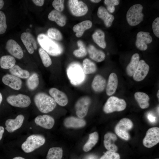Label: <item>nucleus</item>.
<instances>
[{
	"instance_id": "1",
	"label": "nucleus",
	"mask_w": 159,
	"mask_h": 159,
	"mask_svg": "<svg viewBox=\"0 0 159 159\" xmlns=\"http://www.w3.org/2000/svg\"><path fill=\"white\" fill-rule=\"evenodd\" d=\"M34 101L39 110L43 113L52 111L57 106V103L52 97L43 92H39L35 95Z\"/></svg>"
},
{
	"instance_id": "2",
	"label": "nucleus",
	"mask_w": 159,
	"mask_h": 159,
	"mask_svg": "<svg viewBox=\"0 0 159 159\" xmlns=\"http://www.w3.org/2000/svg\"><path fill=\"white\" fill-rule=\"evenodd\" d=\"M38 43L42 48L52 56H57L62 52V49L57 43L44 34H40L37 37Z\"/></svg>"
},
{
	"instance_id": "3",
	"label": "nucleus",
	"mask_w": 159,
	"mask_h": 159,
	"mask_svg": "<svg viewBox=\"0 0 159 159\" xmlns=\"http://www.w3.org/2000/svg\"><path fill=\"white\" fill-rule=\"evenodd\" d=\"M67 73L70 83L73 85H79L85 80V74L78 63H73L70 64L67 68Z\"/></svg>"
},
{
	"instance_id": "4",
	"label": "nucleus",
	"mask_w": 159,
	"mask_h": 159,
	"mask_svg": "<svg viewBox=\"0 0 159 159\" xmlns=\"http://www.w3.org/2000/svg\"><path fill=\"white\" fill-rule=\"evenodd\" d=\"M45 141V139L43 136L39 134L32 135L22 144L21 148L25 153H31L43 145Z\"/></svg>"
},
{
	"instance_id": "5",
	"label": "nucleus",
	"mask_w": 159,
	"mask_h": 159,
	"mask_svg": "<svg viewBox=\"0 0 159 159\" xmlns=\"http://www.w3.org/2000/svg\"><path fill=\"white\" fill-rule=\"evenodd\" d=\"M143 8L141 5L137 4L129 9L127 13L126 19L130 25L136 26L143 20L144 15L142 13Z\"/></svg>"
},
{
	"instance_id": "6",
	"label": "nucleus",
	"mask_w": 159,
	"mask_h": 159,
	"mask_svg": "<svg viewBox=\"0 0 159 159\" xmlns=\"http://www.w3.org/2000/svg\"><path fill=\"white\" fill-rule=\"evenodd\" d=\"M126 105V103L124 99H119L115 96H111L107 99L104 105L103 110L106 114L115 111H121L125 109Z\"/></svg>"
},
{
	"instance_id": "7",
	"label": "nucleus",
	"mask_w": 159,
	"mask_h": 159,
	"mask_svg": "<svg viewBox=\"0 0 159 159\" xmlns=\"http://www.w3.org/2000/svg\"><path fill=\"white\" fill-rule=\"evenodd\" d=\"M133 126V122L130 119L124 118L120 120L116 124L115 131L116 134L121 138L128 140L130 138L128 132Z\"/></svg>"
},
{
	"instance_id": "8",
	"label": "nucleus",
	"mask_w": 159,
	"mask_h": 159,
	"mask_svg": "<svg viewBox=\"0 0 159 159\" xmlns=\"http://www.w3.org/2000/svg\"><path fill=\"white\" fill-rule=\"evenodd\" d=\"M159 142V128L152 127L146 132L143 140V145L147 148H151Z\"/></svg>"
},
{
	"instance_id": "9",
	"label": "nucleus",
	"mask_w": 159,
	"mask_h": 159,
	"mask_svg": "<svg viewBox=\"0 0 159 159\" xmlns=\"http://www.w3.org/2000/svg\"><path fill=\"white\" fill-rule=\"evenodd\" d=\"M68 6L71 13L76 16L85 15L88 10L87 6L85 3L77 0H69Z\"/></svg>"
},
{
	"instance_id": "10",
	"label": "nucleus",
	"mask_w": 159,
	"mask_h": 159,
	"mask_svg": "<svg viewBox=\"0 0 159 159\" xmlns=\"http://www.w3.org/2000/svg\"><path fill=\"white\" fill-rule=\"evenodd\" d=\"M6 101L13 106L21 108L28 107L31 102L30 97L22 94L10 95L7 98Z\"/></svg>"
},
{
	"instance_id": "11",
	"label": "nucleus",
	"mask_w": 159,
	"mask_h": 159,
	"mask_svg": "<svg viewBox=\"0 0 159 159\" xmlns=\"http://www.w3.org/2000/svg\"><path fill=\"white\" fill-rule=\"evenodd\" d=\"M91 102L90 98L87 96H84L80 98L75 105L76 113L77 117L82 118L87 114Z\"/></svg>"
},
{
	"instance_id": "12",
	"label": "nucleus",
	"mask_w": 159,
	"mask_h": 159,
	"mask_svg": "<svg viewBox=\"0 0 159 159\" xmlns=\"http://www.w3.org/2000/svg\"><path fill=\"white\" fill-rule=\"evenodd\" d=\"M152 41V38L150 33L140 31L137 34L135 45L139 49L144 51L148 48L147 44L151 43Z\"/></svg>"
},
{
	"instance_id": "13",
	"label": "nucleus",
	"mask_w": 159,
	"mask_h": 159,
	"mask_svg": "<svg viewBox=\"0 0 159 159\" xmlns=\"http://www.w3.org/2000/svg\"><path fill=\"white\" fill-rule=\"evenodd\" d=\"M21 39L26 49L30 54H32L37 48L36 41L34 37L30 33L24 32L21 36Z\"/></svg>"
},
{
	"instance_id": "14",
	"label": "nucleus",
	"mask_w": 159,
	"mask_h": 159,
	"mask_svg": "<svg viewBox=\"0 0 159 159\" xmlns=\"http://www.w3.org/2000/svg\"><path fill=\"white\" fill-rule=\"evenodd\" d=\"M6 48L11 54L16 58L21 59L23 57L24 53L21 47L13 39H10L7 42Z\"/></svg>"
},
{
	"instance_id": "15",
	"label": "nucleus",
	"mask_w": 159,
	"mask_h": 159,
	"mask_svg": "<svg viewBox=\"0 0 159 159\" xmlns=\"http://www.w3.org/2000/svg\"><path fill=\"white\" fill-rule=\"evenodd\" d=\"M149 67L144 60L139 61L137 67L134 74L133 78L136 81L143 80L148 73Z\"/></svg>"
},
{
	"instance_id": "16",
	"label": "nucleus",
	"mask_w": 159,
	"mask_h": 159,
	"mask_svg": "<svg viewBox=\"0 0 159 159\" xmlns=\"http://www.w3.org/2000/svg\"><path fill=\"white\" fill-rule=\"evenodd\" d=\"M49 93L57 103L60 106H64L68 103V98L65 93L55 88H51Z\"/></svg>"
},
{
	"instance_id": "17",
	"label": "nucleus",
	"mask_w": 159,
	"mask_h": 159,
	"mask_svg": "<svg viewBox=\"0 0 159 159\" xmlns=\"http://www.w3.org/2000/svg\"><path fill=\"white\" fill-rule=\"evenodd\" d=\"M2 82L12 89L18 90L21 87L22 82L19 78L12 74H7L2 78Z\"/></svg>"
},
{
	"instance_id": "18",
	"label": "nucleus",
	"mask_w": 159,
	"mask_h": 159,
	"mask_svg": "<svg viewBox=\"0 0 159 159\" xmlns=\"http://www.w3.org/2000/svg\"><path fill=\"white\" fill-rule=\"evenodd\" d=\"M24 119L22 115H17L15 119H8L5 122V129L9 132H12L20 128Z\"/></svg>"
},
{
	"instance_id": "19",
	"label": "nucleus",
	"mask_w": 159,
	"mask_h": 159,
	"mask_svg": "<svg viewBox=\"0 0 159 159\" xmlns=\"http://www.w3.org/2000/svg\"><path fill=\"white\" fill-rule=\"evenodd\" d=\"M34 122L37 125L47 129L52 128L55 122L54 118L47 115L38 116L35 118Z\"/></svg>"
},
{
	"instance_id": "20",
	"label": "nucleus",
	"mask_w": 159,
	"mask_h": 159,
	"mask_svg": "<svg viewBox=\"0 0 159 159\" xmlns=\"http://www.w3.org/2000/svg\"><path fill=\"white\" fill-rule=\"evenodd\" d=\"M86 121L82 118L70 116L66 118L64 121V126L67 128H79L86 125Z\"/></svg>"
},
{
	"instance_id": "21",
	"label": "nucleus",
	"mask_w": 159,
	"mask_h": 159,
	"mask_svg": "<svg viewBox=\"0 0 159 159\" xmlns=\"http://www.w3.org/2000/svg\"><path fill=\"white\" fill-rule=\"evenodd\" d=\"M116 135L111 132L106 133L104 136L103 141L104 146L106 149L109 151L116 152L118 150L117 146L115 142L117 140Z\"/></svg>"
},
{
	"instance_id": "22",
	"label": "nucleus",
	"mask_w": 159,
	"mask_h": 159,
	"mask_svg": "<svg viewBox=\"0 0 159 159\" xmlns=\"http://www.w3.org/2000/svg\"><path fill=\"white\" fill-rule=\"evenodd\" d=\"M98 16L104 21L105 26L107 27L110 26L114 19V16L110 14L105 7L100 6L98 8Z\"/></svg>"
},
{
	"instance_id": "23",
	"label": "nucleus",
	"mask_w": 159,
	"mask_h": 159,
	"mask_svg": "<svg viewBox=\"0 0 159 159\" xmlns=\"http://www.w3.org/2000/svg\"><path fill=\"white\" fill-rule=\"evenodd\" d=\"M87 52L90 58L96 62H101L105 59V55L104 52L97 49L92 45L88 46Z\"/></svg>"
},
{
	"instance_id": "24",
	"label": "nucleus",
	"mask_w": 159,
	"mask_h": 159,
	"mask_svg": "<svg viewBox=\"0 0 159 159\" xmlns=\"http://www.w3.org/2000/svg\"><path fill=\"white\" fill-rule=\"evenodd\" d=\"M118 83L117 77L114 73H111L109 75L106 88V93L108 96L114 94L117 89Z\"/></svg>"
},
{
	"instance_id": "25",
	"label": "nucleus",
	"mask_w": 159,
	"mask_h": 159,
	"mask_svg": "<svg viewBox=\"0 0 159 159\" xmlns=\"http://www.w3.org/2000/svg\"><path fill=\"white\" fill-rule=\"evenodd\" d=\"M92 26V23L91 21L86 20L74 25L72 29L76 33V36L80 37L82 36L85 30L91 28Z\"/></svg>"
},
{
	"instance_id": "26",
	"label": "nucleus",
	"mask_w": 159,
	"mask_h": 159,
	"mask_svg": "<svg viewBox=\"0 0 159 159\" xmlns=\"http://www.w3.org/2000/svg\"><path fill=\"white\" fill-rule=\"evenodd\" d=\"M48 19L54 21L59 26L62 27L66 24V18L63 14L55 9L52 11L48 15Z\"/></svg>"
},
{
	"instance_id": "27",
	"label": "nucleus",
	"mask_w": 159,
	"mask_h": 159,
	"mask_svg": "<svg viewBox=\"0 0 159 159\" xmlns=\"http://www.w3.org/2000/svg\"><path fill=\"white\" fill-rule=\"evenodd\" d=\"M106 84L105 79L101 75L97 74L95 76L93 79L91 86L95 92H100L104 90Z\"/></svg>"
},
{
	"instance_id": "28",
	"label": "nucleus",
	"mask_w": 159,
	"mask_h": 159,
	"mask_svg": "<svg viewBox=\"0 0 159 159\" xmlns=\"http://www.w3.org/2000/svg\"><path fill=\"white\" fill-rule=\"evenodd\" d=\"M134 97L141 109H145L149 107L150 98L146 93L137 92L135 93Z\"/></svg>"
},
{
	"instance_id": "29",
	"label": "nucleus",
	"mask_w": 159,
	"mask_h": 159,
	"mask_svg": "<svg viewBox=\"0 0 159 159\" xmlns=\"http://www.w3.org/2000/svg\"><path fill=\"white\" fill-rule=\"evenodd\" d=\"M92 37L95 42L100 47L103 49L106 47L105 34L102 30L100 29L96 30L92 34Z\"/></svg>"
},
{
	"instance_id": "30",
	"label": "nucleus",
	"mask_w": 159,
	"mask_h": 159,
	"mask_svg": "<svg viewBox=\"0 0 159 159\" xmlns=\"http://www.w3.org/2000/svg\"><path fill=\"white\" fill-rule=\"evenodd\" d=\"M139 59L138 53H135L132 55L130 61L126 67V72L129 76L133 75L138 66Z\"/></svg>"
},
{
	"instance_id": "31",
	"label": "nucleus",
	"mask_w": 159,
	"mask_h": 159,
	"mask_svg": "<svg viewBox=\"0 0 159 159\" xmlns=\"http://www.w3.org/2000/svg\"><path fill=\"white\" fill-rule=\"evenodd\" d=\"M16 60L14 58L10 55H4L0 59V66L4 69H10L15 64Z\"/></svg>"
},
{
	"instance_id": "32",
	"label": "nucleus",
	"mask_w": 159,
	"mask_h": 159,
	"mask_svg": "<svg viewBox=\"0 0 159 159\" xmlns=\"http://www.w3.org/2000/svg\"><path fill=\"white\" fill-rule=\"evenodd\" d=\"M99 139L98 133L95 132L89 135L88 139L84 145L83 149L86 152L90 150L97 144Z\"/></svg>"
},
{
	"instance_id": "33",
	"label": "nucleus",
	"mask_w": 159,
	"mask_h": 159,
	"mask_svg": "<svg viewBox=\"0 0 159 159\" xmlns=\"http://www.w3.org/2000/svg\"><path fill=\"white\" fill-rule=\"evenodd\" d=\"M9 71L12 75L23 79L28 78L30 75L29 71L22 69L17 65H15L10 69Z\"/></svg>"
},
{
	"instance_id": "34",
	"label": "nucleus",
	"mask_w": 159,
	"mask_h": 159,
	"mask_svg": "<svg viewBox=\"0 0 159 159\" xmlns=\"http://www.w3.org/2000/svg\"><path fill=\"white\" fill-rule=\"evenodd\" d=\"M83 69L85 74H90L95 72L97 67L95 64L90 59L86 58L82 62Z\"/></svg>"
},
{
	"instance_id": "35",
	"label": "nucleus",
	"mask_w": 159,
	"mask_h": 159,
	"mask_svg": "<svg viewBox=\"0 0 159 159\" xmlns=\"http://www.w3.org/2000/svg\"><path fill=\"white\" fill-rule=\"evenodd\" d=\"M63 155V150L60 147H52L48 150L47 159H61Z\"/></svg>"
},
{
	"instance_id": "36",
	"label": "nucleus",
	"mask_w": 159,
	"mask_h": 159,
	"mask_svg": "<svg viewBox=\"0 0 159 159\" xmlns=\"http://www.w3.org/2000/svg\"><path fill=\"white\" fill-rule=\"evenodd\" d=\"M39 83V78L38 75L34 73L30 76L27 79L26 85L28 88L31 90L36 89Z\"/></svg>"
},
{
	"instance_id": "37",
	"label": "nucleus",
	"mask_w": 159,
	"mask_h": 159,
	"mask_svg": "<svg viewBox=\"0 0 159 159\" xmlns=\"http://www.w3.org/2000/svg\"><path fill=\"white\" fill-rule=\"evenodd\" d=\"M39 52L44 65L46 67L50 66L52 61L48 54L41 48L39 49Z\"/></svg>"
},
{
	"instance_id": "38",
	"label": "nucleus",
	"mask_w": 159,
	"mask_h": 159,
	"mask_svg": "<svg viewBox=\"0 0 159 159\" xmlns=\"http://www.w3.org/2000/svg\"><path fill=\"white\" fill-rule=\"evenodd\" d=\"M77 44L79 49L73 51V54L77 57H82L85 56L87 52L83 43L81 41L79 40L77 42Z\"/></svg>"
},
{
	"instance_id": "39",
	"label": "nucleus",
	"mask_w": 159,
	"mask_h": 159,
	"mask_svg": "<svg viewBox=\"0 0 159 159\" xmlns=\"http://www.w3.org/2000/svg\"><path fill=\"white\" fill-rule=\"evenodd\" d=\"M48 36L53 39L59 41L62 39V36L60 32L54 28H50L47 30Z\"/></svg>"
},
{
	"instance_id": "40",
	"label": "nucleus",
	"mask_w": 159,
	"mask_h": 159,
	"mask_svg": "<svg viewBox=\"0 0 159 159\" xmlns=\"http://www.w3.org/2000/svg\"><path fill=\"white\" fill-rule=\"evenodd\" d=\"M104 3L106 6L107 10L111 13H113L115 10V5H118L120 3L118 0H105Z\"/></svg>"
},
{
	"instance_id": "41",
	"label": "nucleus",
	"mask_w": 159,
	"mask_h": 159,
	"mask_svg": "<svg viewBox=\"0 0 159 159\" xmlns=\"http://www.w3.org/2000/svg\"><path fill=\"white\" fill-rule=\"evenodd\" d=\"M7 28L5 15L3 11H0V34L5 32Z\"/></svg>"
},
{
	"instance_id": "42",
	"label": "nucleus",
	"mask_w": 159,
	"mask_h": 159,
	"mask_svg": "<svg viewBox=\"0 0 159 159\" xmlns=\"http://www.w3.org/2000/svg\"><path fill=\"white\" fill-rule=\"evenodd\" d=\"M100 159H120V157L118 153L108 150L105 152Z\"/></svg>"
},
{
	"instance_id": "43",
	"label": "nucleus",
	"mask_w": 159,
	"mask_h": 159,
	"mask_svg": "<svg viewBox=\"0 0 159 159\" xmlns=\"http://www.w3.org/2000/svg\"><path fill=\"white\" fill-rule=\"evenodd\" d=\"M64 0H54L52 3V5L55 10L61 12L64 9Z\"/></svg>"
},
{
	"instance_id": "44",
	"label": "nucleus",
	"mask_w": 159,
	"mask_h": 159,
	"mask_svg": "<svg viewBox=\"0 0 159 159\" xmlns=\"http://www.w3.org/2000/svg\"><path fill=\"white\" fill-rule=\"evenodd\" d=\"M152 29L153 33L158 38H159V17L155 19L152 24Z\"/></svg>"
},
{
	"instance_id": "45",
	"label": "nucleus",
	"mask_w": 159,
	"mask_h": 159,
	"mask_svg": "<svg viewBox=\"0 0 159 159\" xmlns=\"http://www.w3.org/2000/svg\"><path fill=\"white\" fill-rule=\"evenodd\" d=\"M32 1L36 5L38 6H42L44 4V1L43 0H33Z\"/></svg>"
},
{
	"instance_id": "46",
	"label": "nucleus",
	"mask_w": 159,
	"mask_h": 159,
	"mask_svg": "<svg viewBox=\"0 0 159 159\" xmlns=\"http://www.w3.org/2000/svg\"><path fill=\"white\" fill-rule=\"evenodd\" d=\"M148 118L150 122H155L156 117L151 114H149Z\"/></svg>"
},
{
	"instance_id": "47",
	"label": "nucleus",
	"mask_w": 159,
	"mask_h": 159,
	"mask_svg": "<svg viewBox=\"0 0 159 159\" xmlns=\"http://www.w3.org/2000/svg\"><path fill=\"white\" fill-rule=\"evenodd\" d=\"M4 132V128L3 126H0V141L1 139Z\"/></svg>"
},
{
	"instance_id": "48",
	"label": "nucleus",
	"mask_w": 159,
	"mask_h": 159,
	"mask_svg": "<svg viewBox=\"0 0 159 159\" xmlns=\"http://www.w3.org/2000/svg\"><path fill=\"white\" fill-rule=\"evenodd\" d=\"M4 1L3 0H0V9H1L4 5Z\"/></svg>"
},
{
	"instance_id": "49",
	"label": "nucleus",
	"mask_w": 159,
	"mask_h": 159,
	"mask_svg": "<svg viewBox=\"0 0 159 159\" xmlns=\"http://www.w3.org/2000/svg\"><path fill=\"white\" fill-rule=\"evenodd\" d=\"M90 1L93 3H98L100 2L101 1V0H90Z\"/></svg>"
},
{
	"instance_id": "50",
	"label": "nucleus",
	"mask_w": 159,
	"mask_h": 159,
	"mask_svg": "<svg viewBox=\"0 0 159 159\" xmlns=\"http://www.w3.org/2000/svg\"><path fill=\"white\" fill-rule=\"evenodd\" d=\"M12 159H25V158L20 156L16 157L13 158Z\"/></svg>"
},
{
	"instance_id": "51",
	"label": "nucleus",
	"mask_w": 159,
	"mask_h": 159,
	"mask_svg": "<svg viewBox=\"0 0 159 159\" xmlns=\"http://www.w3.org/2000/svg\"><path fill=\"white\" fill-rule=\"evenodd\" d=\"M2 100V96L1 92H0V105Z\"/></svg>"
},
{
	"instance_id": "52",
	"label": "nucleus",
	"mask_w": 159,
	"mask_h": 159,
	"mask_svg": "<svg viewBox=\"0 0 159 159\" xmlns=\"http://www.w3.org/2000/svg\"><path fill=\"white\" fill-rule=\"evenodd\" d=\"M87 159H94V158L93 156H90Z\"/></svg>"
},
{
	"instance_id": "53",
	"label": "nucleus",
	"mask_w": 159,
	"mask_h": 159,
	"mask_svg": "<svg viewBox=\"0 0 159 159\" xmlns=\"http://www.w3.org/2000/svg\"><path fill=\"white\" fill-rule=\"evenodd\" d=\"M159 90H158V92H157V97L159 99Z\"/></svg>"
},
{
	"instance_id": "54",
	"label": "nucleus",
	"mask_w": 159,
	"mask_h": 159,
	"mask_svg": "<svg viewBox=\"0 0 159 159\" xmlns=\"http://www.w3.org/2000/svg\"><path fill=\"white\" fill-rule=\"evenodd\" d=\"M159 159L158 158H156V159Z\"/></svg>"
}]
</instances>
